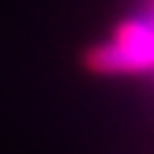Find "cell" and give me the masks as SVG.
Masks as SVG:
<instances>
[{
    "label": "cell",
    "mask_w": 154,
    "mask_h": 154,
    "mask_svg": "<svg viewBox=\"0 0 154 154\" xmlns=\"http://www.w3.org/2000/svg\"><path fill=\"white\" fill-rule=\"evenodd\" d=\"M86 66L104 76L154 71V18H131L121 23L104 43L88 51Z\"/></svg>",
    "instance_id": "obj_1"
}]
</instances>
